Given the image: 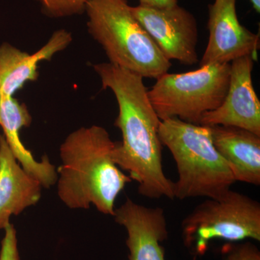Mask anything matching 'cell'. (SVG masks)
Listing matches in <instances>:
<instances>
[{
  "label": "cell",
  "mask_w": 260,
  "mask_h": 260,
  "mask_svg": "<svg viewBox=\"0 0 260 260\" xmlns=\"http://www.w3.org/2000/svg\"><path fill=\"white\" fill-rule=\"evenodd\" d=\"M103 88L115 95L119 114L115 126L122 141L116 142L113 158L138 184V192L150 199L174 200V182L162 166L158 131L161 120L150 102L143 77L111 63L93 66Z\"/></svg>",
  "instance_id": "1"
},
{
  "label": "cell",
  "mask_w": 260,
  "mask_h": 260,
  "mask_svg": "<svg viewBox=\"0 0 260 260\" xmlns=\"http://www.w3.org/2000/svg\"><path fill=\"white\" fill-rule=\"evenodd\" d=\"M116 142L101 126H83L70 133L59 148L57 194L70 209L91 205L114 216L115 200L132 179L118 167L113 152Z\"/></svg>",
  "instance_id": "2"
},
{
  "label": "cell",
  "mask_w": 260,
  "mask_h": 260,
  "mask_svg": "<svg viewBox=\"0 0 260 260\" xmlns=\"http://www.w3.org/2000/svg\"><path fill=\"white\" fill-rule=\"evenodd\" d=\"M158 135L177 164L179 179L174 182V198H218L236 182L230 167L214 146L209 126L169 118L161 120Z\"/></svg>",
  "instance_id": "3"
},
{
  "label": "cell",
  "mask_w": 260,
  "mask_h": 260,
  "mask_svg": "<svg viewBox=\"0 0 260 260\" xmlns=\"http://www.w3.org/2000/svg\"><path fill=\"white\" fill-rule=\"evenodd\" d=\"M88 30L105 51L109 63L143 78L158 79L172 63L142 26L127 0H89Z\"/></svg>",
  "instance_id": "4"
},
{
  "label": "cell",
  "mask_w": 260,
  "mask_h": 260,
  "mask_svg": "<svg viewBox=\"0 0 260 260\" xmlns=\"http://www.w3.org/2000/svg\"><path fill=\"white\" fill-rule=\"evenodd\" d=\"M184 245L193 255L203 256L215 239L260 242L259 202L229 189L218 198H208L181 222Z\"/></svg>",
  "instance_id": "5"
},
{
  "label": "cell",
  "mask_w": 260,
  "mask_h": 260,
  "mask_svg": "<svg viewBox=\"0 0 260 260\" xmlns=\"http://www.w3.org/2000/svg\"><path fill=\"white\" fill-rule=\"evenodd\" d=\"M230 64L200 66L183 73L162 75L148 91L149 99L160 120L177 117L200 124L205 113L215 110L226 95Z\"/></svg>",
  "instance_id": "6"
},
{
  "label": "cell",
  "mask_w": 260,
  "mask_h": 260,
  "mask_svg": "<svg viewBox=\"0 0 260 260\" xmlns=\"http://www.w3.org/2000/svg\"><path fill=\"white\" fill-rule=\"evenodd\" d=\"M132 12L169 61L191 66L199 62L196 18L179 4L167 8L132 7Z\"/></svg>",
  "instance_id": "7"
},
{
  "label": "cell",
  "mask_w": 260,
  "mask_h": 260,
  "mask_svg": "<svg viewBox=\"0 0 260 260\" xmlns=\"http://www.w3.org/2000/svg\"><path fill=\"white\" fill-rule=\"evenodd\" d=\"M237 0H215L208 7V46L200 61V66L230 64L243 56L256 59L259 35L248 30L239 22Z\"/></svg>",
  "instance_id": "8"
},
{
  "label": "cell",
  "mask_w": 260,
  "mask_h": 260,
  "mask_svg": "<svg viewBox=\"0 0 260 260\" xmlns=\"http://www.w3.org/2000/svg\"><path fill=\"white\" fill-rule=\"evenodd\" d=\"M254 60L246 56L231 63L226 95L217 109L205 113L200 125L235 126L260 136V102L251 75Z\"/></svg>",
  "instance_id": "9"
},
{
  "label": "cell",
  "mask_w": 260,
  "mask_h": 260,
  "mask_svg": "<svg viewBox=\"0 0 260 260\" xmlns=\"http://www.w3.org/2000/svg\"><path fill=\"white\" fill-rule=\"evenodd\" d=\"M115 221L126 229L129 260H166L161 243L169 232L161 208H148L126 198L115 208Z\"/></svg>",
  "instance_id": "10"
},
{
  "label": "cell",
  "mask_w": 260,
  "mask_h": 260,
  "mask_svg": "<svg viewBox=\"0 0 260 260\" xmlns=\"http://www.w3.org/2000/svg\"><path fill=\"white\" fill-rule=\"evenodd\" d=\"M42 185L19 164L0 134V230L10 223L13 215H18L42 198Z\"/></svg>",
  "instance_id": "11"
},
{
  "label": "cell",
  "mask_w": 260,
  "mask_h": 260,
  "mask_svg": "<svg viewBox=\"0 0 260 260\" xmlns=\"http://www.w3.org/2000/svg\"><path fill=\"white\" fill-rule=\"evenodd\" d=\"M73 40L64 29L56 30L47 44L32 54L20 50L9 43L0 45V95L13 96L27 82L37 80L41 61L49 60Z\"/></svg>",
  "instance_id": "12"
},
{
  "label": "cell",
  "mask_w": 260,
  "mask_h": 260,
  "mask_svg": "<svg viewBox=\"0 0 260 260\" xmlns=\"http://www.w3.org/2000/svg\"><path fill=\"white\" fill-rule=\"evenodd\" d=\"M214 146L230 167L236 182L260 185V136L235 126H209Z\"/></svg>",
  "instance_id": "13"
},
{
  "label": "cell",
  "mask_w": 260,
  "mask_h": 260,
  "mask_svg": "<svg viewBox=\"0 0 260 260\" xmlns=\"http://www.w3.org/2000/svg\"><path fill=\"white\" fill-rule=\"evenodd\" d=\"M31 121L25 104L13 96L0 95V126L7 143L24 170L37 179L43 187L49 188L57 181L55 167L46 155L40 161L36 160L20 140V130L30 126Z\"/></svg>",
  "instance_id": "14"
},
{
  "label": "cell",
  "mask_w": 260,
  "mask_h": 260,
  "mask_svg": "<svg viewBox=\"0 0 260 260\" xmlns=\"http://www.w3.org/2000/svg\"><path fill=\"white\" fill-rule=\"evenodd\" d=\"M42 11L51 18H65L85 12L89 0H37Z\"/></svg>",
  "instance_id": "15"
},
{
  "label": "cell",
  "mask_w": 260,
  "mask_h": 260,
  "mask_svg": "<svg viewBox=\"0 0 260 260\" xmlns=\"http://www.w3.org/2000/svg\"><path fill=\"white\" fill-rule=\"evenodd\" d=\"M222 260H260V251L250 242H229L220 249Z\"/></svg>",
  "instance_id": "16"
},
{
  "label": "cell",
  "mask_w": 260,
  "mask_h": 260,
  "mask_svg": "<svg viewBox=\"0 0 260 260\" xmlns=\"http://www.w3.org/2000/svg\"><path fill=\"white\" fill-rule=\"evenodd\" d=\"M4 231L5 235L0 249V260H20L14 225L10 223Z\"/></svg>",
  "instance_id": "17"
},
{
  "label": "cell",
  "mask_w": 260,
  "mask_h": 260,
  "mask_svg": "<svg viewBox=\"0 0 260 260\" xmlns=\"http://www.w3.org/2000/svg\"><path fill=\"white\" fill-rule=\"evenodd\" d=\"M140 5L155 8H167L178 4V0H139Z\"/></svg>",
  "instance_id": "18"
},
{
  "label": "cell",
  "mask_w": 260,
  "mask_h": 260,
  "mask_svg": "<svg viewBox=\"0 0 260 260\" xmlns=\"http://www.w3.org/2000/svg\"><path fill=\"white\" fill-rule=\"evenodd\" d=\"M250 3L252 5L253 8L255 10L256 13H259L260 12V0H250Z\"/></svg>",
  "instance_id": "19"
}]
</instances>
